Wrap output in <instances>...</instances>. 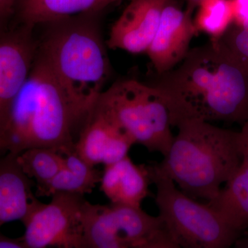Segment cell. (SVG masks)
<instances>
[{
	"mask_svg": "<svg viewBox=\"0 0 248 248\" xmlns=\"http://www.w3.org/2000/svg\"><path fill=\"white\" fill-rule=\"evenodd\" d=\"M148 84L166 103L172 126L187 120L248 121V73L220 39L190 48L175 68Z\"/></svg>",
	"mask_w": 248,
	"mask_h": 248,
	"instance_id": "6da1fadb",
	"label": "cell"
},
{
	"mask_svg": "<svg viewBox=\"0 0 248 248\" xmlns=\"http://www.w3.org/2000/svg\"><path fill=\"white\" fill-rule=\"evenodd\" d=\"M91 112L70 96L36 53L30 75L0 135V155H17L35 147L52 148L63 155L73 153Z\"/></svg>",
	"mask_w": 248,
	"mask_h": 248,
	"instance_id": "7a4b0ae2",
	"label": "cell"
},
{
	"mask_svg": "<svg viewBox=\"0 0 248 248\" xmlns=\"http://www.w3.org/2000/svg\"><path fill=\"white\" fill-rule=\"evenodd\" d=\"M98 16L81 15L48 23L37 41V53L59 83L89 111L104 91L112 70Z\"/></svg>",
	"mask_w": 248,
	"mask_h": 248,
	"instance_id": "3957f363",
	"label": "cell"
},
{
	"mask_svg": "<svg viewBox=\"0 0 248 248\" xmlns=\"http://www.w3.org/2000/svg\"><path fill=\"white\" fill-rule=\"evenodd\" d=\"M169 153L160 169L186 195L210 202L241 164L238 132L210 122L187 120L178 124Z\"/></svg>",
	"mask_w": 248,
	"mask_h": 248,
	"instance_id": "277c9868",
	"label": "cell"
},
{
	"mask_svg": "<svg viewBox=\"0 0 248 248\" xmlns=\"http://www.w3.org/2000/svg\"><path fill=\"white\" fill-rule=\"evenodd\" d=\"M135 143L166 156L174 136L169 109L159 93L135 79L119 80L104 90L94 105Z\"/></svg>",
	"mask_w": 248,
	"mask_h": 248,
	"instance_id": "5b68a950",
	"label": "cell"
},
{
	"mask_svg": "<svg viewBox=\"0 0 248 248\" xmlns=\"http://www.w3.org/2000/svg\"><path fill=\"white\" fill-rule=\"evenodd\" d=\"M148 169L156 186L159 216L177 248H228L242 236L208 203H199L179 190L158 164Z\"/></svg>",
	"mask_w": 248,
	"mask_h": 248,
	"instance_id": "8992f818",
	"label": "cell"
},
{
	"mask_svg": "<svg viewBox=\"0 0 248 248\" xmlns=\"http://www.w3.org/2000/svg\"><path fill=\"white\" fill-rule=\"evenodd\" d=\"M84 248H177L161 217L141 208L84 202Z\"/></svg>",
	"mask_w": 248,
	"mask_h": 248,
	"instance_id": "52a82bcc",
	"label": "cell"
},
{
	"mask_svg": "<svg viewBox=\"0 0 248 248\" xmlns=\"http://www.w3.org/2000/svg\"><path fill=\"white\" fill-rule=\"evenodd\" d=\"M84 195L58 192L40 203L22 221L25 248H84L81 214Z\"/></svg>",
	"mask_w": 248,
	"mask_h": 248,
	"instance_id": "ba28073f",
	"label": "cell"
},
{
	"mask_svg": "<svg viewBox=\"0 0 248 248\" xmlns=\"http://www.w3.org/2000/svg\"><path fill=\"white\" fill-rule=\"evenodd\" d=\"M35 27L12 24L0 31V135L18 94L30 75L37 50Z\"/></svg>",
	"mask_w": 248,
	"mask_h": 248,
	"instance_id": "9c48e42d",
	"label": "cell"
},
{
	"mask_svg": "<svg viewBox=\"0 0 248 248\" xmlns=\"http://www.w3.org/2000/svg\"><path fill=\"white\" fill-rule=\"evenodd\" d=\"M193 12L180 9L173 0L165 6L159 27L146 53L156 74L170 71L186 58L191 41L197 35Z\"/></svg>",
	"mask_w": 248,
	"mask_h": 248,
	"instance_id": "30bf717a",
	"label": "cell"
},
{
	"mask_svg": "<svg viewBox=\"0 0 248 248\" xmlns=\"http://www.w3.org/2000/svg\"><path fill=\"white\" fill-rule=\"evenodd\" d=\"M171 0H130L111 27L108 47L132 54L146 53Z\"/></svg>",
	"mask_w": 248,
	"mask_h": 248,
	"instance_id": "8fae6325",
	"label": "cell"
},
{
	"mask_svg": "<svg viewBox=\"0 0 248 248\" xmlns=\"http://www.w3.org/2000/svg\"><path fill=\"white\" fill-rule=\"evenodd\" d=\"M134 144L128 134L94 107L79 134L75 152L91 166H106L128 156Z\"/></svg>",
	"mask_w": 248,
	"mask_h": 248,
	"instance_id": "7c38bea8",
	"label": "cell"
},
{
	"mask_svg": "<svg viewBox=\"0 0 248 248\" xmlns=\"http://www.w3.org/2000/svg\"><path fill=\"white\" fill-rule=\"evenodd\" d=\"M32 186L33 181L23 172L16 155H0V227L22 222L40 203Z\"/></svg>",
	"mask_w": 248,
	"mask_h": 248,
	"instance_id": "4fadbf2b",
	"label": "cell"
},
{
	"mask_svg": "<svg viewBox=\"0 0 248 248\" xmlns=\"http://www.w3.org/2000/svg\"><path fill=\"white\" fill-rule=\"evenodd\" d=\"M99 184L111 203L141 208L152 182L148 166L135 164L128 155L104 166Z\"/></svg>",
	"mask_w": 248,
	"mask_h": 248,
	"instance_id": "5bb4252c",
	"label": "cell"
},
{
	"mask_svg": "<svg viewBox=\"0 0 248 248\" xmlns=\"http://www.w3.org/2000/svg\"><path fill=\"white\" fill-rule=\"evenodd\" d=\"M122 0H17L13 22L35 27L81 15H99Z\"/></svg>",
	"mask_w": 248,
	"mask_h": 248,
	"instance_id": "9a60e30c",
	"label": "cell"
},
{
	"mask_svg": "<svg viewBox=\"0 0 248 248\" xmlns=\"http://www.w3.org/2000/svg\"><path fill=\"white\" fill-rule=\"evenodd\" d=\"M225 184L216 198L207 203L243 234L248 229V166L241 163Z\"/></svg>",
	"mask_w": 248,
	"mask_h": 248,
	"instance_id": "2e32d148",
	"label": "cell"
},
{
	"mask_svg": "<svg viewBox=\"0 0 248 248\" xmlns=\"http://www.w3.org/2000/svg\"><path fill=\"white\" fill-rule=\"evenodd\" d=\"M102 172L91 166L76 152L64 155L62 169L54 177L41 197H49L58 192L91 193L101 182Z\"/></svg>",
	"mask_w": 248,
	"mask_h": 248,
	"instance_id": "e0dca14e",
	"label": "cell"
},
{
	"mask_svg": "<svg viewBox=\"0 0 248 248\" xmlns=\"http://www.w3.org/2000/svg\"><path fill=\"white\" fill-rule=\"evenodd\" d=\"M16 159L23 172L36 182L35 195L41 197L62 169L64 155L52 148L35 147L16 155Z\"/></svg>",
	"mask_w": 248,
	"mask_h": 248,
	"instance_id": "ac0fdd59",
	"label": "cell"
},
{
	"mask_svg": "<svg viewBox=\"0 0 248 248\" xmlns=\"http://www.w3.org/2000/svg\"><path fill=\"white\" fill-rule=\"evenodd\" d=\"M194 18L197 34L203 32L210 40H218L234 23L231 0H200Z\"/></svg>",
	"mask_w": 248,
	"mask_h": 248,
	"instance_id": "d6986e66",
	"label": "cell"
},
{
	"mask_svg": "<svg viewBox=\"0 0 248 248\" xmlns=\"http://www.w3.org/2000/svg\"><path fill=\"white\" fill-rule=\"evenodd\" d=\"M220 40L248 73V31L233 23Z\"/></svg>",
	"mask_w": 248,
	"mask_h": 248,
	"instance_id": "ffe728a7",
	"label": "cell"
},
{
	"mask_svg": "<svg viewBox=\"0 0 248 248\" xmlns=\"http://www.w3.org/2000/svg\"><path fill=\"white\" fill-rule=\"evenodd\" d=\"M17 0H0V31L12 24Z\"/></svg>",
	"mask_w": 248,
	"mask_h": 248,
	"instance_id": "44dd1931",
	"label": "cell"
},
{
	"mask_svg": "<svg viewBox=\"0 0 248 248\" xmlns=\"http://www.w3.org/2000/svg\"><path fill=\"white\" fill-rule=\"evenodd\" d=\"M234 12V24L244 27L248 23V0H231Z\"/></svg>",
	"mask_w": 248,
	"mask_h": 248,
	"instance_id": "7402d4cb",
	"label": "cell"
},
{
	"mask_svg": "<svg viewBox=\"0 0 248 248\" xmlns=\"http://www.w3.org/2000/svg\"><path fill=\"white\" fill-rule=\"evenodd\" d=\"M238 147L241 163L248 166V121L241 125V130L238 132Z\"/></svg>",
	"mask_w": 248,
	"mask_h": 248,
	"instance_id": "603a6c76",
	"label": "cell"
},
{
	"mask_svg": "<svg viewBox=\"0 0 248 248\" xmlns=\"http://www.w3.org/2000/svg\"><path fill=\"white\" fill-rule=\"evenodd\" d=\"M0 248H25L21 237L14 239L0 232Z\"/></svg>",
	"mask_w": 248,
	"mask_h": 248,
	"instance_id": "cb8c5ba5",
	"label": "cell"
},
{
	"mask_svg": "<svg viewBox=\"0 0 248 248\" xmlns=\"http://www.w3.org/2000/svg\"><path fill=\"white\" fill-rule=\"evenodd\" d=\"M234 246L237 248H248V235L239 237L236 240Z\"/></svg>",
	"mask_w": 248,
	"mask_h": 248,
	"instance_id": "d4e9b609",
	"label": "cell"
},
{
	"mask_svg": "<svg viewBox=\"0 0 248 248\" xmlns=\"http://www.w3.org/2000/svg\"><path fill=\"white\" fill-rule=\"evenodd\" d=\"M200 0H187V9L192 10L194 11L195 8L197 7Z\"/></svg>",
	"mask_w": 248,
	"mask_h": 248,
	"instance_id": "484cf974",
	"label": "cell"
},
{
	"mask_svg": "<svg viewBox=\"0 0 248 248\" xmlns=\"http://www.w3.org/2000/svg\"><path fill=\"white\" fill-rule=\"evenodd\" d=\"M244 27V29H247V30L248 31V23L247 24H246V25H245L244 27Z\"/></svg>",
	"mask_w": 248,
	"mask_h": 248,
	"instance_id": "4316f807",
	"label": "cell"
},
{
	"mask_svg": "<svg viewBox=\"0 0 248 248\" xmlns=\"http://www.w3.org/2000/svg\"></svg>",
	"mask_w": 248,
	"mask_h": 248,
	"instance_id": "83f0119b",
	"label": "cell"
}]
</instances>
